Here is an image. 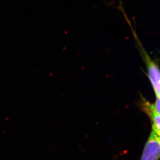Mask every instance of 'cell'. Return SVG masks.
I'll use <instances>...</instances> for the list:
<instances>
[{
  "instance_id": "obj_4",
  "label": "cell",
  "mask_w": 160,
  "mask_h": 160,
  "mask_svg": "<svg viewBox=\"0 0 160 160\" xmlns=\"http://www.w3.org/2000/svg\"><path fill=\"white\" fill-rule=\"evenodd\" d=\"M152 104H153V107L154 108L155 110L157 112L158 114L160 115V98L156 97L155 103Z\"/></svg>"
},
{
  "instance_id": "obj_1",
  "label": "cell",
  "mask_w": 160,
  "mask_h": 160,
  "mask_svg": "<svg viewBox=\"0 0 160 160\" xmlns=\"http://www.w3.org/2000/svg\"><path fill=\"white\" fill-rule=\"evenodd\" d=\"M139 43L143 62L146 66L149 80L152 86L156 97L160 98V68L158 65L149 57L139 42Z\"/></svg>"
},
{
  "instance_id": "obj_3",
  "label": "cell",
  "mask_w": 160,
  "mask_h": 160,
  "mask_svg": "<svg viewBox=\"0 0 160 160\" xmlns=\"http://www.w3.org/2000/svg\"><path fill=\"white\" fill-rule=\"evenodd\" d=\"M141 108L148 115L152 123V129L160 137V115L157 113L153 107V104L142 98L140 103Z\"/></svg>"
},
{
  "instance_id": "obj_2",
  "label": "cell",
  "mask_w": 160,
  "mask_h": 160,
  "mask_svg": "<svg viewBox=\"0 0 160 160\" xmlns=\"http://www.w3.org/2000/svg\"><path fill=\"white\" fill-rule=\"evenodd\" d=\"M160 158V137L152 129L140 160H159Z\"/></svg>"
}]
</instances>
